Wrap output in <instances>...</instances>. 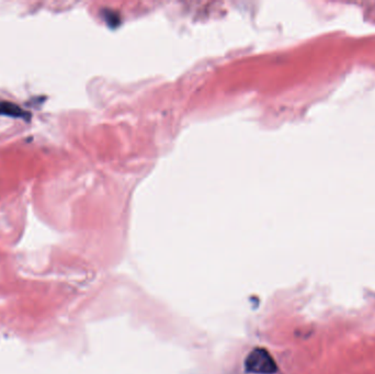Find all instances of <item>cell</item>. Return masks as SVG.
Returning a JSON list of instances; mask_svg holds the SVG:
<instances>
[{
	"label": "cell",
	"mask_w": 375,
	"mask_h": 374,
	"mask_svg": "<svg viewBox=\"0 0 375 374\" xmlns=\"http://www.w3.org/2000/svg\"><path fill=\"white\" fill-rule=\"evenodd\" d=\"M247 370L256 374H272L276 371L274 360L265 349H254L246 360Z\"/></svg>",
	"instance_id": "6da1fadb"
},
{
	"label": "cell",
	"mask_w": 375,
	"mask_h": 374,
	"mask_svg": "<svg viewBox=\"0 0 375 374\" xmlns=\"http://www.w3.org/2000/svg\"><path fill=\"white\" fill-rule=\"evenodd\" d=\"M0 115L13 119H21L26 122H29L32 118L29 111H25L20 105L10 101H0Z\"/></svg>",
	"instance_id": "7a4b0ae2"
}]
</instances>
